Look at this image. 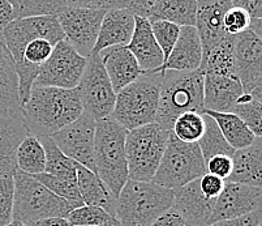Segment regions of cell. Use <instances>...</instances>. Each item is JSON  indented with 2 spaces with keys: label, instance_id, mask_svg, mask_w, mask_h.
<instances>
[{
  "label": "cell",
  "instance_id": "1",
  "mask_svg": "<svg viewBox=\"0 0 262 226\" xmlns=\"http://www.w3.org/2000/svg\"><path fill=\"white\" fill-rule=\"evenodd\" d=\"M84 113L76 89L33 85L28 101L21 106L24 123L37 137L58 134Z\"/></svg>",
  "mask_w": 262,
  "mask_h": 226
},
{
  "label": "cell",
  "instance_id": "2",
  "mask_svg": "<svg viewBox=\"0 0 262 226\" xmlns=\"http://www.w3.org/2000/svg\"><path fill=\"white\" fill-rule=\"evenodd\" d=\"M204 72L166 71L159 93L156 123L166 131L172 130L176 119L184 113L204 114Z\"/></svg>",
  "mask_w": 262,
  "mask_h": 226
},
{
  "label": "cell",
  "instance_id": "3",
  "mask_svg": "<svg viewBox=\"0 0 262 226\" xmlns=\"http://www.w3.org/2000/svg\"><path fill=\"white\" fill-rule=\"evenodd\" d=\"M172 204V190L154 182L128 179L116 197L115 218L120 226H150Z\"/></svg>",
  "mask_w": 262,
  "mask_h": 226
},
{
  "label": "cell",
  "instance_id": "4",
  "mask_svg": "<svg viewBox=\"0 0 262 226\" xmlns=\"http://www.w3.org/2000/svg\"><path fill=\"white\" fill-rule=\"evenodd\" d=\"M128 131L113 118L97 120L94 163L97 175L115 197L128 182L125 139Z\"/></svg>",
  "mask_w": 262,
  "mask_h": 226
},
{
  "label": "cell",
  "instance_id": "5",
  "mask_svg": "<svg viewBox=\"0 0 262 226\" xmlns=\"http://www.w3.org/2000/svg\"><path fill=\"white\" fill-rule=\"evenodd\" d=\"M162 80V72L142 73L116 94L115 108L110 118L127 131L156 122Z\"/></svg>",
  "mask_w": 262,
  "mask_h": 226
},
{
  "label": "cell",
  "instance_id": "6",
  "mask_svg": "<svg viewBox=\"0 0 262 226\" xmlns=\"http://www.w3.org/2000/svg\"><path fill=\"white\" fill-rule=\"evenodd\" d=\"M171 131L150 123L128 131L125 139L128 177L139 182H153Z\"/></svg>",
  "mask_w": 262,
  "mask_h": 226
},
{
  "label": "cell",
  "instance_id": "7",
  "mask_svg": "<svg viewBox=\"0 0 262 226\" xmlns=\"http://www.w3.org/2000/svg\"><path fill=\"white\" fill-rule=\"evenodd\" d=\"M13 221H20L25 225L42 218L67 217L73 209L66 200L52 194L32 175L17 170L13 174Z\"/></svg>",
  "mask_w": 262,
  "mask_h": 226
},
{
  "label": "cell",
  "instance_id": "8",
  "mask_svg": "<svg viewBox=\"0 0 262 226\" xmlns=\"http://www.w3.org/2000/svg\"><path fill=\"white\" fill-rule=\"evenodd\" d=\"M206 174V165L197 144H188L170 132L153 182L167 190L180 189Z\"/></svg>",
  "mask_w": 262,
  "mask_h": 226
},
{
  "label": "cell",
  "instance_id": "9",
  "mask_svg": "<svg viewBox=\"0 0 262 226\" xmlns=\"http://www.w3.org/2000/svg\"><path fill=\"white\" fill-rule=\"evenodd\" d=\"M76 90L84 113L92 116L94 120L111 116L115 108L116 93L99 54L86 59V67Z\"/></svg>",
  "mask_w": 262,
  "mask_h": 226
},
{
  "label": "cell",
  "instance_id": "10",
  "mask_svg": "<svg viewBox=\"0 0 262 226\" xmlns=\"http://www.w3.org/2000/svg\"><path fill=\"white\" fill-rule=\"evenodd\" d=\"M86 67V58L81 56L66 39L54 47L49 60L40 67L34 85L76 89Z\"/></svg>",
  "mask_w": 262,
  "mask_h": 226
},
{
  "label": "cell",
  "instance_id": "11",
  "mask_svg": "<svg viewBox=\"0 0 262 226\" xmlns=\"http://www.w3.org/2000/svg\"><path fill=\"white\" fill-rule=\"evenodd\" d=\"M106 11L71 7L58 16L66 39L84 58L92 55Z\"/></svg>",
  "mask_w": 262,
  "mask_h": 226
},
{
  "label": "cell",
  "instance_id": "12",
  "mask_svg": "<svg viewBox=\"0 0 262 226\" xmlns=\"http://www.w3.org/2000/svg\"><path fill=\"white\" fill-rule=\"evenodd\" d=\"M97 120L82 113L75 122L67 126L51 139L68 158L97 174L94 163V140Z\"/></svg>",
  "mask_w": 262,
  "mask_h": 226
},
{
  "label": "cell",
  "instance_id": "13",
  "mask_svg": "<svg viewBox=\"0 0 262 226\" xmlns=\"http://www.w3.org/2000/svg\"><path fill=\"white\" fill-rule=\"evenodd\" d=\"M262 209V187L226 182L222 194L215 200L209 225L243 217Z\"/></svg>",
  "mask_w": 262,
  "mask_h": 226
},
{
  "label": "cell",
  "instance_id": "14",
  "mask_svg": "<svg viewBox=\"0 0 262 226\" xmlns=\"http://www.w3.org/2000/svg\"><path fill=\"white\" fill-rule=\"evenodd\" d=\"M235 71L244 93L251 94L262 78V41L251 29L233 35Z\"/></svg>",
  "mask_w": 262,
  "mask_h": 226
},
{
  "label": "cell",
  "instance_id": "15",
  "mask_svg": "<svg viewBox=\"0 0 262 226\" xmlns=\"http://www.w3.org/2000/svg\"><path fill=\"white\" fill-rule=\"evenodd\" d=\"M232 7V0H200L197 2L196 28L202 46V60L227 37L223 26L226 12Z\"/></svg>",
  "mask_w": 262,
  "mask_h": 226
},
{
  "label": "cell",
  "instance_id": "16",
  "mask_svg": "<svg viewBox=\"0 0 262 226\" xmlns=\"http://www.w3.org/2000/svg\"><path fill=\"white\" fill-rule=\"evenodd\" d=\"M29 134L23 114L0 113V177H13L17 171L16 153Z\"/></svg>",
  "mask_w": 262,
  "mask_h": 226
},
{
  "label": "cell",
  "instance_id": "17",
  "mask_svg": "<svg viewBox=\"0 0 262 226\" xmlns=\"http://www.w3.org/2000/svg\"><path fill=\"white\" fill-rule=\"evenodd\" d=\"M214 204L201 192L199 179L173 190L172 207L189 226H209Z\"/></svg>",
  "mask_w": 262,
  "mask_h": 226
},
{
  "label": "cell",
  "instance_id": "18",
  "mask_svg": "<svg viewBox=\"0 0 262 226\" xmlns=\"http://www.w3.org/2000/svg\"><path fill=\"white\" fill-rule=\"evenodd\" d=\"M144 73L159 72L164 63V56L159 49L147 20L135 16V30L127 45Z\"/></svg>",
  "mask_w": 262,
  "mask_h": 226
},
{
  "label": "cell",
  "instance_id": "19",
  "mask_svg": "<svg viewBox=\"0 0 262 226\" xmlns=\"http://www.w3.org/2000/svg\"><path fill=\"white\" fill-rule=\"evenodd\" d=\"M202 63V46L194 26L180 28L178 41L168 56L167 61L162 66L159 72L176 71V72H192L200 70Z\"/></svg>",
  "mask_w": 262,
  "mask_h": 226
},
{
  "label": "cell",
  "instance_id": "20",
  "mask_svg": "<svg viewBox=\"0 0 262 226\" xmlns=\"http://www.w3.org/2000/svg\"><path fill=\"white\" fill-rule=\"evenodd\" d=\"M99 56L116 94L144 73L127 46L110 47L99 52Z\"/></svg>",
  "mask_w": 262,
  "mask_h": 226
},
{
  "label": "cell",
  "instance_id": "21",
  "mask_svg": "<svg viewBox=\"0 0 262 226\" xmlns=\"http://www.w3.org/2000/svg\"><path fill=\"white\" fill-rule=\"evenodd\" d=\"M135 30V16L127 9L107 11L92 55L115 46H127ZM90 55V56H92Z\"/></svg>",
  "mask_w": 262,
  "mask_h": 226
},
{
  "label": "cell",
  "instance_id": "22",
  "mask_svg": "<svg viewBox=\"0 0 262 226\" xmlns=\"http://www.w3.org/2000/svg\"><path fill=\"white\" fill-rule=\"evenodd\" d=\"M243 94L244 90L237 78L218 75L204 76V111L228 113Z\"/></svg>",
  "mask_w": 262,
  "mask_h": 226
},
{
  "label": "cell",
  "instance_id": "23",
  "mask_svg": "<svg viewBox=\"0 0 262 226\" xmlns=\"http://www.w3.org/2000/svg\"><path fill=\"white\" fill-rule=\"evenodd\" d=\"M232 173L226 182L262 187V137H256L248 148L235 151Z\"/></svg>",
  "mask_w": 262,
  "mask_h": 226
},
{
  "label": "cell",
  "instance_id": "24",
  "mask_svg": "<svg viewBox=\"0 0 262 226\" xmlns=\"http://www.w3.org/2000/svg\"><path fill=\"white\" fill-rule=\"evenodd\" d=\"M0 113L21 114L16 64L0 32Z\"/></svg>",
  "mask_w": 262,
  "mask_h": 226
},
{
  "label": "cell",
  "instance_id": "25",
  "mask_svg": "<svg viewBox=\"0 0 262 226\" xmlns=\"http://www.w3.org/2000/svg\"><path fill=\"white\" fill-rule=\"evenodd\" d=\"M77 187L84 206L99 207L115 217L116 197L95 173L77 163Z\"/></svg>",
  "mask_w": 262,
  "mask_h": 226
},
{
  "label": "cell",
  "instance_id": "26",
  "mask_svg": "<svg viewBox=\"0 0 262 226\" xmlns=\"http://www.w3.org/2000/svg\"><path fill=\"white\" fill-rule=\"evenodd\" d=\"M196 0H153L147 21H167L183 28L196 25Z\"/></svg>",
  "mask_w": 262,
  "mask_h": 226
},
{
  "label": "cell",
  "instance_id": "27",
  "mask_svg": "<svg viewBox=\"0 0 262 226\" xmlns=\"http://www.w3.org/2000/svg\"><path fill=\"white\" fill-rule=\"evenodd\" d=\"M204 114L214 119L221 134L233 151L248 148L256 140V136L235 114L216 113V111H204Z\"/></svg>",
  "mask_w": 262,
  "mask_h": 226
},
{
  "label": "cell",
  "instance_id": "28",
  "mask_svg": "<svg viewBox=\"0 0 262 226\" xmlns=\"http://www.w3.org/2000/svg\"><path fill=\"white\" fill-rule=\"evenodd\" d=\"M200 70L205 75L237 78L235 71V56H233V35H227L215 49L211 50L210 54L202 60Z\"/></svg>",
  "mask_w": 262,
  "mask_h": 226
},
{
  "label": "cell",
  "instance_id": "29",
  "mask_svg": "<svg viewBox=\"0 0 262 226\" xmlns=\"http://www.w3.org/2000/svg\"><path fill=\"white\" fill-rule=\"evenodd\" d=\"M17 170L28 175H38L45 173L46 154L43 145L34 135L29 134L24 139L16 153Z\"/></svg>",
  "mask_w": 262,
  "mask_h": 226
},
{
  "label": "cell",
  "instance_id": "30",
  "mask_svg": "<svg viewBox=\"0 0 262 226\" xmlns=\"http://www.w3.org/2000/svg\"><path fill=\"white\" fill-rule=\"evenodd\" d=\"M40 144L43 145L46 154V168L45 173L61 179L77 183V162L68 158L60 149L56 147L51 137H38Z\"/></svg>",
  "mask_w": 262,
  "mask_h": 226
},
{
  "label": "cell",
  "instance_id": "31",
  "mask_svg": "<svg viewBox=\"0 0 262 226\" xmlns=\"http://www.w3.org/2000/svg\"><path fill=\"white\" fill-rule=\"evenodd\" d=\"M15 20L29 17H58L70 8V0H12Z\"/></svg>",
  "mask_w": 262,
  "mask_h": 226
},
{
  "label": "cell",
  "instance_id": "32",
  "mask_svg": "<svg viewBox=\"0 0 262 226\" xmlns=\"http://www.w3.org/2000/svg\"><path fill=\"white\" fill-rule=\"evenodd\" d=\"M204 119L205 132L201 139H200V141L197 142V145L200 147V151H201L205 162L209 161L211 157L219 156V154L232 157L235 151L231 148L228 142L225 140V137H223V135L221 134V131H219L216 123L214 122V119H211L206 114H204Z\"/></svg>",
  "mask_w": 262,
  "mask_h": 226
},
{
  "label": "cell",
  "instance_id": "33",
  "mask_svg": "<svg viewBox=\"0 0 262 226\" xmlns=\"http://www.w3.org/2000/svg\"><path fill=\"white\" fill-rule=\"evenodd\" d=\"M228 113L239 116L254 136L262 137V104L251 94L244 93Z\"/></svg>",
  "mask_w": 262,
  "mask_h": 226
},
{
  "label": "cell",
  "instance_id": "34",
  "mask_svg": "<svg viewBox=\"0 0 262 226\" xmlns=\"http://www.w3.org/2000/svg\"><path fill=\"white\" fill-rule=\"evenodd\" d=\"M171 132L180 141L197 144L205 132L204 114L194 111L182 114L173 123Z\"/></svg>",
  "mask_w": 262,
  "mask_h": 226
},
{
  "label": "cell",
  "instance_id": "35",
  "mask_svg": "<svg viewBox=\"0 0 262 226\" xmlns=\"http://www.w3.org/2000/svg\"><path fill=\"white\" fill-rule=\"evenodd\" d=\"M32 177L35 178L39 183H42L52 194L56 195L60 199H63V200H66L73 209L80 208V207L84 206L82 199L80 196V191H78L77 183L76 182L61 179V178L54 177V175L46 174V173L32 175Z\"/></svg>",
  "mask_w": 262,
  "mask_h": 226
},
{
  "label": "cell",
  "instance_id": "36",
  "mask_svg": "<svg viewBox=\"0 0 262 226\" xmlns=\"http://www.w3.org/2000/svg\"><path fill=\"white\" fill-rule=\"evenodd\" d=\"M66 218L71 226H101L108 223L115 217L99 207L82 206L72 209Z\"/></svg>",
  "mask_w": 262,
  "mask_h": 226
},
{
  "label": "cell",
  "instance_id": "37",
  "mask_svg": "<svg viewBox=\"0 0 262 226\" xmlns=\"http://www.w3.org/2000/svg\"><path fill=\"white\" fill-rule=\"evenodd\" d=\"M150 25H151V32H153L157 44L163 52L164 63H166L178 41L180 28L167 21H154V23H150Z\"/></svg>",
  "mask_w": 262,
  "mask_h": 226
},
{
  "label": "cell",
  "instance_id": "38",
  "mask_svg": "<svg viewBox=\"0 0 262 226\" xmlns=\"http://www.w3.org/2000/svg\"><path fill=\"white\" fill-rule=\"evenodd\" d=\"M15 203V180L13 177H0V226L13 221Z\"/></svg>",
  "mask_w": 262,
  "mask_h": 226
},
{
  "label": "cell",
  "instance_id": "39",
  "mask_svg": "<svg viewBox=\"0 0 262 226\" xmlns=\"http://www.w3.org/2000/svg\"><path fill=\"white\" fill-rule=\"evenodd\" d=\"M252 20L248 16L247 12L239 7H235L233 4L226 12L225 17H223V26H225V30L228 35H237L245 32V30L249 29Z\"/></svg>",
  "mask_w": 262,
  "mask_h": 226
},
{
  "label": "cell",
  "instance_id": "40",
  "mask_svg": "<svg viewBox=\"0 0 262 226\" xmlns=\"http://www.w3.org/2000/svg\"><path fill=\"white\" fill-rule=\"evenodd\" d=\"M205 165H206V173L227 180L232 173V157L219 154V156L211 157L209 161L205 162Z\"/></svg>",
  "mask_w": 262,
  "mask_h": 226
},
{
  "label": "cell",
  "instance_id": "41",
  "mask_svg": "<svg viewBox=\"0 0 262 226\" xmlns=\"http://www.w3.org/2000/svg\"><path fill=\"white\" fill-rule=\"evenodd\" d=\"M199 182L201 192L210 200H216L218 199L219 195L222 194L226 184V180L221 179V178L215 177V175L209 174V173H206L204 177L200 178Z\"/></svg>",
  "mask_w": 262,
  "mask_h": 226
},
{
  "label": "cell",
  "instance_id": "42",
  "mask_svg": "<svg viewBox=\"0 0 262 226\" xmlns=\"http://www.w3.org/2000/svg\"><path fill=\"white\" fill-rule=\"evenodd\" d=\"M262 223V209L253 213L245 215L243 217L233 218V220H225L219 222L211 223L209 226H258Z\"/></svg>",
  "mask_w": 262,
  "mask_h": 226
},
{
  "label": "cell",
  "instance_id": "43",
  "mask_svg": "<svg viewBox=\"0 0 262 226\" xmlns=\"http://www.w3.org/2000/svg\"><path fill=\"white\" fill-rule=\"evenodd\" d=\"M150 226H189L187 221L179 215V212L176 211L173 207H171L167 212H164L161 217L157 218Z\"/></svg>",
  "mask_w": 262,
  "mask_h": 226
},
{
  "label": "cell",
  "instance_id": "44",
  "mask_svg": "<svg viewBox=\"0 0 262 226\" xmlns=\"http://www.w3.org/2000/svg\"><path fill=\"white\" fill-rule=\"evenodd\" d=\"M235 7L244 9L251 20H262V0H232Z\"/></svg>",
  "mask_w": 262,
  "mask_h": 226
},
{
  "label": "cell",
  "instance_id": "45",
  "mask_svg": "<svg viewBox=\"0 0 262 226\" xmlns=\"http://www.w3.org/2000/svg\"><path fill=\"white\" fill-rule=\"evenodd\" d=\"M13 20H15V16H13V8H12L11 2L0 0V32Z\"/></svg>",
  "mask_w": 262,
  "mask_h": 226
},
{
  "label": "cell",
  "instance_id": "46",
  "mask_svg": "<svg viewBox=\"0 0 262 226\" xmlns=\"http://www.w3.org/2000/svg\"><path fill=\"white\" fill-rule=\"evenodd\" d=\"M25 226H71L66 217H50L25 223Z\"/></svg>",
  "mask_w": 262,
  "mask_h": 226
},
{
  "label": "cell",
  "instance_id": "47",
  "mask_svg": "<svg viewBox=\"0 0 262 226\" xmlns=\"http://www.w3.org/2000/svg\"><path fill=\"white\" fill-rule=\"evenodd\" d=\"M249 29L252 32H254L257 34V37L259 38L262 41V20H253L251 23V26H249Z\"/></svg>",
  "mask_w": 262,
  "mask_h": 226
},
{
  "label": "cell",
  "instance_id": "48",
  "mask_svg": "<svg viewBox=\"0 0 262 226\" xmlns=\"http://www.w3.org/2000/svg\"><path fill=\"white\" fill-rule=\"evenodd\" d=\"M251 96L253 97L256 101L261 102L262 104V78L258 81V84L254 87V89L251 92Z\"/></svg>",
  "mask_w": 262,
  "mask_h": 226
},
{
  "label": "cell",
  "instance_id": "49",
  "mask_svg": "<svg viewBox=\"0 0 262 226\" xmlns=\"http://www.w3.org/2000/svg\"><path fill=\"white\" fill-rule=\"evenodd\" d=\"M101 226H120V223H119V221L116 220V218H114V220L110 221L108 223H106V225H101Z\"/></svg>",
  "mask_w": 262,
  "mask_h": 226
},
{
  "label": "cell",
  "instance_id": "50",
  "mask_svg": "<svg viewBox=\"0 0 262 226\" xmlns=\"http://www.w3.org/2000/svg\"><path fill=\"white\" fill-rule=\"evenodd\" d=\"M7 226H25V225H24L23 222H20V221H12V222Z\"/></svg>",
  "mask_w": 262,
  "mask_h": 226
},
{
  "label": "cell",
  "instance_id": "51",
  "mask_svg": "<svg viewBox=\"0 0 262 226\" xmlns=\"http://www.w3.org/2000/svg\"><path fill=\"white\" fill-rule=\"evenodd\" d=\"M258 226H262V223H261V225H258Z\"/></svg>",
  "mask_w": 262,
  "mask_h": 226
}]
</instances>
